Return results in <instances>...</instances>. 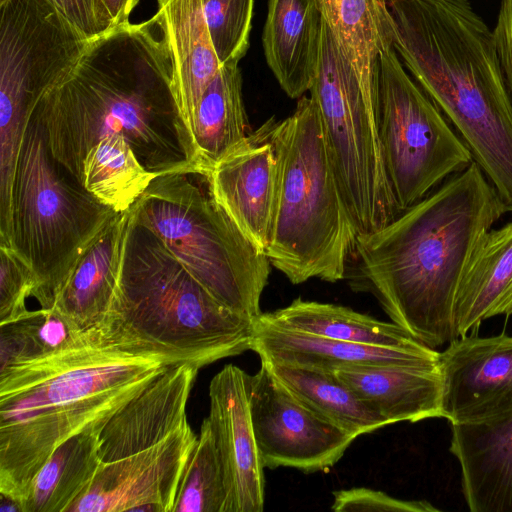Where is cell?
Segmentation results:
<instances>
[{
    "instance_id": "40",
    "label": "cell",
    "mask_w": 512,
    "mask_h": 512,
    "mask_svg": "<svg viewBox=\"0 0 512 512\" xmlns=\"http://www.w3.org/2000/svg\"><path fill=\"white\" fill-rule=\"evenodd\" d=\"M5 1H6V0H0V4H1V3H3V2H5Z\"/></svg>"
},
{
    "instance_id": "39",
    "label": "cell",
    "mask_w": 512,
    "mask_h": 512,
    "mask_svg": "<svg viewBox=\"0 0 512 512\" xmlns=\"http://www.w3.org/2000/svg\"><path fill=\"white\" fill-rule=\"evenodd\" d=\"M0 512H22V510L17 501L0 494Z\"/></svg>"
},
{
    "instance_id": "35",
    "label": "cell",
    "mask_w": 512,
    "mask_h": 512,
    "mask_svg": "<svg viewBox=\"0 0 512 512\" xmlns=\"http://www.w3.org/2000/svg\"><path fill=\"white\" fill-rule=\"evenodd\" d=\"M331 510L378 511V512H437L431 503L424 500H402L387 493L367 487L340 489L333 492Z\"/></svg>"
},
{
    "instance_id": "22",
    "label": "cell",
    "mask_w": 512,
    "mask_h": 512,
    "mask_svg": "<svg viewBox=\"0 0 512 512\" xmlns=\"http://www.w3.org/2000/svg\"><path fill=\"white\" fill-rule=\"evenodd\" d=\"M157 3L172 55L175 100L192 145L193 115L221 66L210 39L202 0H157Z\"/></svg>"
},
{
    "instance_id": "27",
    "label": "cell",
    "mask_w": 512,
    "mask_h": 512,
    "mask_svg": "<svg viewBox=\"0 0 512 512\" xmlns=\"http://www.w3.org/2000/svg\"><path fill=\"white\" fill-rule=\"evenodd\" d=\"M106 419L62 443L31 481L22 512H67L92 482L100 464L99 437Z\"/></svg>"
},
{
    "instance_id": "34",
    "label": "cell",
    "mask_w": 512,
    "mask_h": 512,
    "mask_svg": "<svg viewBox=\"0 0 512 512\" xmlns=\"http://www.w3.org/2000/svg\"><path fill=\"white\" fill-rule=\"evenodd\" d=\"M0 324L29 313L28 297H35L39 281L33 269L8 245L0 244Z\"/></svg>"
},
{
    "instance_id": "21",
    "label": "cell",
    "mask_w": 512,
    "mask_h": 512,
    "mask_svg": "<svg viewBox=\"0 0 512 512\" xmlns=\"http://www.w3.org/2000/svg\"><path fill=\"white\" fill-rule=\"evenodd\" d=\"M323 19L316 0H268L262 32L266 63L286 95L299 99L317 75Z\"/></svg>"
},
{
    "instance_id": "18",
    "label": "cell",
    "mask_w": 512,
    "mask_h": 512,
    "mask_svg": "<svg viewBox=\"0 0 512 512\" xmlns=\"http://www.w3.org/2000/svg\"><path fill=\"white\" fill-rule=\"evenodd\" d=\"M251 350L271 364L334 372L374 366L439 365L440 352L427 346L382 347L320 337L258 317Z\"/></svg>"
},
{
    "instance_id": "8",
    "label": "cell",
    "mask_w": 512,
    "mask_h": 512,
    "mask_svg": "<svg viewBox=\"0 0 512 512\" xmlns=\"http://www.w3.org/2000/svg\"><path fill=\"white\" fill-rule=\"evenodd\" d=\"M51 154L32 111L15 169L10 247L33 269L42 308H51L72 264L114 216Z\"/></svg>"
},
{
    "instance_id": "10",
    "label": "cell",
    "mask_w": 512,
    "mask_h": 512,
    "mask_svg": "<svg viewBox=\"0 0 512 512\" xmlns=\"http://www.w3.org/2000/svg\"><path fill=\"white\" fill-rule=\"evenodd\" d=\"M377 116L385 170L400 212L474 161L394 47L380 56Z\"/></svg>"
},
{
    "instance_id": "25",
    "label": "cell",
    "mask_w": 512,
    "mask_h": 512,
    "mask_svg": "<svg viewBox=\"0 0 512 512\" xmlns=\"http://www.w3.org/2000/svg\"><path fill=\"white\" fill-rule=\"evenodd\" d=\"M512 314V222L490 229L474 250L454 309L459 337L485 319Z\"/></svg>"
},
{
    "instance_id": "14",
    "label": "cell",
    "mask_w": 512,
    "mask_h": 512,
    "mask_svg": "<svg viewBox=\"0 0 512 512\" xmlns=\"http://www.w3.org/2000/svg\"><path fill=\"white\" fill-rule=\"evenodd\" d=\"M441 418L476 423L512 413V336L456 338L440 352Z\"/></svg>"
},
{
    "instance_id": "5",
    "label": "cell",
    "mask_w": 512,
    "mask_h": 512,
    "mask_svg": "<svg viewBox=\"0 0 512 512\" xmlns=\"http://www.w3.org/2000/svg\"><path fill=\"white\" fill-rule=\"evenodd\" d=\"M393 47L474 156L512 144V98L492 30L470 0H386Z\"/></svg>"
},
{
    "instance_id": "6",
    "label": "cell",
    "mask_w": 512,
    "mask_h": 512,
    "mask_svg": "<svg viewBox=\"0 0 512 512\" xmlns=\"http://www.w3.org/2000/svg\"><path fill=\"white\" fill-rule=\"evenodd\" d=\"M276 198L266 256L293 284L346 277L357 231L329 149L318 107L298 99L276 123Z\"/></svg>"
},
{
    "instance_id": "1",
    "label": "cell",
    "mask_w": 512,
    "mask_h": 512,
    "mask_svg": "<svg viewBox=\"0 0 512 512\" xmlns=\"http://www.w3.org/2000/svg\"><path fill=\"white\" fill-rule=\"evenodd\" d=\"M34 111L51 154L82 186L87 152L115 134L126 137L151 172L197 174L158 11L144 22H128L90 40L76 65L41 97Z\"/></svg>"
},
{
    "instance_id": "13",
    "label": "cell",
    "mask_w": 512,
    "mask_h": 512,
    "mask_svg": "<svg viewBox=\"0 0 512 512\" xmlns=\"http://www.w3.org/2000/svg\"><path fill=\"white\" fill-rule=\"evenodd\" d=\"M197 439L187 423L145 450L101 462L88 488L67 512H173Z\"/></svg>"
},
{
    "instance_id": "17",
    "label": "cell",
    "mask_w": 512,
    "mask_h": 512,
    "mask_svg": "<svg viewBox=\"0 0 512 512\" xmlns=\"http://www.w3.org/2000/svg\"><path fill=\"white\" fill-rule=\"evenodd\" d=\"M198 371L188 363L167 366L114 412L100 432L101 462L145 450L186 425L187 403Z\"/></svg>"
},
{
    "instance_id": "23",
    "label": "cell",
    "mask_w": 512,
    "mask_h": 512,
    "mask_svg": "<svg viewBox=\"0 0 512 512\" xmlns=\"http://www.w3.org/2000/svg\"><path fill=\"white\" fill-rule=\"evenodd\" d=\"M333 373L388 425L441 418L439 365L360 367Z\"/></svg>"
},
{
    "instance_id": "16",
    "label": "cell",
    "mask_w": 512,
    "mask_h": 512,
    "mask_svg": "<svg viewBox=\"0 0 512 512\" xmlns=\"http://www.w3.org/2000/svg\"><path fill=\"white\" fill-rule=\"evenodd\" d=\"M246 372L226 364L209 385L207 417L221 461L227 503L225 512H262L264 466L252 425Z\"/></svg>"
},
{
    "instance_id": "19",
    "label": "cell",
    "mask_w": 512,
    "mask_h": 512,
    "mask_svg": "<svg viewBox=\"0 0 512 512\" xmlns=\"http://www.w3.org/2000/svg\"><path fill=\"white\" fill-rule=\"evenodd\" d=\"M132 216V207L112 216L61 283L51 308L73 330H91L108 313L120 285Z\"/></svg>"
},
{
    "instance_id": "9",
    "label": "cell",
    "mask_w": 512,
    "mask_h": 512,
    "mask_svg": "<svg viewBox=\"0 0 512 512\" xmlns=\"http://www.w3.org/2000/svg\"><path fill=\"white\" fill-rule=\"evenodd\" d=\"M309 92L357 234L382 229L401 212L383 161L378 102L364 93L324 22L317 75Z\"/></svg>"
},
{
    "instance_id": "4",
    "label": "cell",
    "mask_w": 512,
    "mask_h": 512,
    "mask_svg": "<svg viewBox=\"0 0 512 512\" xmlns=\"http://www.w3.org/2000/svg\"><path fill=\"white\" fill-rule=\"evenodd\" d=\"M255 322L221 304L133 214L118 292L91 330L104 346L200 369L251 350Z\"/></svg>"
},
{
    "instance_id": "12",
    "label": "cell",
    "mask_w": 512,
    "mask_h": 512,
    "mask_svg": "<svg viewBox=\"0 0 512 512\" xmlns=\"http://www.w3.org/2000/svg\"><path fill=\"white\" fill-rule=\"evenodd\" d=\"M250 415L264 467L314 473L333 467L356 439L300 402L266 363L246 373Z\"/></svg>"
},
{
    "instance_id": "36",
    "label": "cell",
    "mask_w": 512,
    "mask_h": 512,
    "mask_svg": "<svg viewBox=\"0 0 512 512\" xmlns=\"http://www.w3.org/2000/svg\"><path fill=\"white\" fill-rule=\"evenodd\" d=\"M72 25L87 39H95L114 28L96 0H52Z\"/></svg>"
},
{
    "instance_id": "3",
    "label": "cell",
    "mask_w": 512,
    "mask_h": 512,
    "mask_svg": "<svg viewBox=\"0 0 512 512\" xmlns=\"http://www.w3.org/2000/svg\"><path fill=\"white\" fill-rule=\"evenodd\" d=\"M166 368L91 335L71 348L0 370V494L20 505L62 443L109 418Z\"/></svg>"
},
{
    "instance_id": "2",
    "label": "cell",
    "mask_w": 512,
    "mask_h": 512,
    "mask_svg": "<svg viewBox=\"0 0 512 512\" xmlns=\"http://www.w3.org/2000/svg\"><path fill=\"white\" fill-rule=\"evenodd\" d=\"M506 213L472 161L380 230L358 235L352 286L373 294L389 318L436 348L458 338V289L482 237Z\"/></svg>"
},
{
    "instance_id": "28",
    "label": "cell",
    "mask_w": 512,
    "mask_h": 512,
    "mask_svg": "<svg viewBox=\"0 0 512 512\" xmlns=\"http://www.w3.org/2000/svg\"><path fill=\"white\" fill-rule=\"evenodd\" d=\"M261 317L277 326L335 340L382 347L423 344L394 322L380 321L349 307L300 297L284 308L262 313Z\"/></svg>"
},
{
    "instance_id": "29",
    "label": "cell",
    "mask_w": 512,
    "mask_h": 512,
    "mask_svg": "<svg viewBox=\"0 0 512 512\" xmlns=\"http://www.w3.org/2000/svg\"><path fill=\"white\" fill-rule=\"evenodd\" d=\"M262 362L300 402L356 438L388 425L333 372Z\"/></svg>"
},
{
    "instance_id": "33",
    "label": "cell",
    "mask_w": 512,
    "mask_h": 512,
    "mask_svg": "<svg viewBox=\"0 0 512 512\" xmlns=\"http://www.w3.org/2000/svg\"><path fill=\"white\" fill-rule=\"evenodd\" d=\"M220 66L239 64L250 45L254 0H202Z\"/></svg>"
},
{
    "instance_id": "7",
    "label": "cell",
    "mask_w": 512,
    "mask_h": 512,
    "mask_svg": "<svg viewBox=\"0 0 512 512\" xmlns=\"http://www.w3.org/2000/svg\"><path fill=\"white\" fill-rule=\"evenodd\" d=\"M190 174L157 176L132 206L134 219L221 304L256 321L269 259Z\"/></svg>"
},
{
    "instance_id": "30",
    "label": "cell",
    "mask_w": 512,
    "mask_h": 512,
    "mask_svg": "<svg viewBox=\"0 0 512 512\" xmlns=\"http://www.w3.org/2000/svg\"><path fill=\"white\" fill-rule=\"evenodd\" d=\"M83 187L116 213L129 210L159 174L147 170L125 136L99 140L83 160Z\"/></svg>"
},
{
    "instance_id": "31",
    "label": "cell",
    "mask_w": 512,
    "mask_h": 512,
    "mask_svg": "<svg viewBox=\"0 0 512 512\" xmlns=\"http://www.w3.org/2000/svg\"><path fill=\"white\" fill-rule=\"evenodd\" d=\"M91 331L73 330L52 308L29 311L0 324V370L41 359L91 338Z\"/></svg>"
},
{
    "instance_id": "20",
    "label": "cell",
    "mask_w": 512,
    "mask_h": 512,
    "mask_svg": "<svg viewBox=\"0 0 512 512\" xmlns=\"http://www.w3.org/2000/svg\"><path fill=\"white\" fill-rule=\"evenodd\" d=\"M451 425L450 451L461 467L469 510L512 512V413Z\"/></svg>"
},
{
    "instance_id": "11",
    "label": "cell",
    "mask_w": 512,
    "mask_h": 512,
    "mask_svg": "<svg viewBox=\"0 0 512 512\" xmlns=\"http://www.w3.org/2000/svg\"><path fill=\"white\" fill-rule=\"evenodd\" d=\"M87 40L52 0L0 4V163L16 165L34 107L85 51Z\"/></svg>"
},
{
    "instance_id": "32",
    "label": "cell",
    "mask_w": 512,
    "mask_h": 512,
    "mask_svg": "<svg viewBox=\"0 0 512 512\" xmlns=\"http://www.w3.org/2000/svg\"><path fill=\"white\" fill-rule=\"evenodd\" d=\"M227 491L207 417L189 457L173 512H225Z\"/></svg>"
},
{
    "instance_id": "38",
    "label": "cell",
    "mask_w": 512,
    "mask_h": 512,
    "mask_svg": "<svg viewBox=\"0 0 512 512\" xmlns=\"http://www.w3.org/2000/svg\"><path fill=\"white\" fill-rule=\"evenodd\" d=\"M109 16L114 28L129 22L132 10L139 0H96Z\"/></svg>"
},
{
    "instance_id": "24",
    "label": "cell",
    "mask_w": 512,
    "mask_h": 512,
    "mask_svg": "<svg viewBox=\"0 0 512 512\" xmlns=\"http://www.w3.org/2000/svg\"><path fill=\"white\" fill-rule=\"evenodd\" d=\"M324 24L364 93L378 102L380 56L393 47L394 23L386 0H316Z\"/></svg>"
},
{
    "instance_id": "26",
    "label": "cell",
    "mask_w": 512,
    "mask_h": 512,
    "mask_svg": "<svg viewBox=\"0 0 512 512\" xmlns=\"http://www.w3.org/2000/svg\"><path fill=\"white\" fill-rule=\"evenodd\" d=\"M247 128L239 65L221 66L205 89L191 121L197 173L205 177L246 138Z\"/></svg>"
},
{
    "instance_id": "37",
    "label": "cell",
    "mask_w": 512,
    "mask_h": 512,
    "mask_svg": "<svg viewBox=\"0 0 512 512\" xmlns=\"http://www.w3.org/2000/svg\"><path fill=\"white\" fill-rule=\"evenodd\" d=\"M492 34L505 81L512 98V0H501Z\"/></svg>"
},
{
    "instance_id": "15",
    "label": "cell",
    "mask_w": 512,
    "mask_h": 512,
    "mask_svg": "<svg viewBox=\"0 0 512 512\" xmlns=\"http://www.w3.org/2000/svg\"><path fill=\"white\" fill-rule=\"evenodd\" d=\"M276 123L272 117L248 134L205 176L215 202L264 253L277 189Z\"/></svg>"
}]
</instances>
